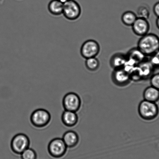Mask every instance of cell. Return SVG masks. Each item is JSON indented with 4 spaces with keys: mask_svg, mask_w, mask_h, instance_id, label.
<instances>
[{
    "mask_svg": "<svg viewBox=\"0 0 159 159\" xmlns=\"http://www.w3.org/2000/svg\"><path fill=\"white\" fill-rule=\"evenodd\" d=\"M133 31L135 35L142 37L149 33L150 26L147 19L137 17L132 26Z\"/></svg>",
    "mask_w": 159,
    "mask_h": 159,
    "instance_id": "10",
    "label": "cell"
},
{
    "mask_svg": "<svg viewBox=\"0 0 159 159\" xmlns=\"http://www.w3.org/2000/svg\"><path fill=\"white\" fill-rule=\"evenodd\" d=\"M21 159H37L36 152L34 149L28 148L21 154Z\"/></svg>",
    "mask_w": 159,
    "mask_h": 159,
    "instance_id": "21",
    "label": "cell"
},
{
    "mask_svg": "<svg viewBox=\"0 0 159 159\" xmlns=\"http://www.w3.org/2000/svg\"><path fill=\"white\" fill-rule=\"evenodd\" d=\"M144 99L153 102L159 100V90L152 86L147 88L143 93Z\"/></svg>",
    "mask_w": 159,
    "mask_h": 159,
    "instance_id": "16",
    "label": "cell"
},
{
    "mask_svg": "<svg viewBox=\"0 0 159 159\" xmlns=\"http://www.w3.org/2000/svg\"><path fill=\"white\" fill-rule=\"evenodd\" d=\"M61 121L63 124L67 127H73L78 122V115L75 112L65 110L61 115Z\"/></svg>",
    "mask_w": 159,
    "mask_h": 159,
    "instance_id": "11",
    "label": "cell"
},
{
    "mask_svg": "<svg viewBox=\"0 0 159 159\" xmlns=\"http://www.w3.org/2000/svg\"><path fill=\"white\" fill-rule=\"evenodd\" d=\"M138 111L143 119L152 120L158 116L159 108L156 103L144 100L139 105Z\"/></svg>",
    "mask_w": 159,
    "mask_h": 159,
    "instance_id": "2",
    "label": "cell"
},
{
    "mask_svg": "<svg viewBox=\"0 0 159 159\" xmlns=\"http://www.w3.org/2000/svg\"><path fill=\"white\" fill-rule=\"evenodd\" d=\"M30 144V139L25 134L20 133L16 134L12 139L11 148L15 153L21 154Z\"/></svg>",
    "mask_w": 159,
    "mask_h": 159,
    "instance_id": "5",
    "label": "cell"
},
{
    "mask_svg": "<svg viewBox=\"0 0 159 159\" xmlns=\"http://www.w3.org/2000/svg\"><path fill=\"white\" fill-rule=\"evenodd\" d=\"M127 59L135 63L137 66L147 60V57L138 48L130 49L126 55Z\"/></svg>",
    "mask_w": 159,
    "mask_h": 159,
    "instance_id": "12",
    "label": "cell"
},
{
    "mask_svg": "<svg viewBox=\"0 0 159 159\" xmlns=\"http://www.w3.org/2000/svg\"><path fill=\"white\" fill-rule=\"evenodd\" d=\"M112 78L113 82L120 86L127 85L131 80L129 74L123 68L114 69Z\"/></svg>",
    "mask_w": 159,
    "mask_h": 159,
    "instance_id": "9",
    "label": "cell"
},
{
    "mask_svg": "<svg viewBox=\"0 0 159 159\" xmlns=\"http://www.w3.org/2000/svg\"><path fill=\"white\" fill-rule=\"evenodd\" d=\"M59 1L62 2L63 3H64L65 2H67V1H69V0H59Z\"/></svg>",
    "mask_w": 159,
    "mask_h": 159,
    "instance_id": "26",
    "label": "cell"
},
{
    "mask_svg": "<svg viewBox=\"0 0 159 159\" xmlns=\"http://www.w3.org/2000/svg\"><path fill=\"white\" fill-rule=\"evenodd\" d=\"M64 3L59 0H52L48 5V10L50 13L55 16L62 14Z\"/></svg>",
    "mask_w": 159,
    "mask_h": 159,
    "instance_id": "17",
    "label": "cell"
},
{
    "mask_svg": "<svg viewBox=\"0 0 159 159\" xmlns=\"http://www.w3.org/2000/svg\"><path fill=\"white\" fill-rule=\"evenodd\" d=\"M150 15V10L146 6H140L137 10V17L143 18L148 20L149 17Z\"/></svg>",
    "mask_w": 159,
    "mask_h": 159,
    "instance_id": "20",
    "label": "cell"
},
{
    "mask_svg": "<svg viewBox=\"0 0 159 159\" xmlns=\"http://www.w3.org/2000/svg\"><path fill=\"white\" fill-rule=\"evenodd\" d=\"M100 49V45L97 41L89 39L83 43L80 52L82 57L86 59L96 57L99 53Z\"/></svg>",
    "mask_w": 159,
    "mask_h": 159,
    "instance_id": "7",
    "label": "cell"
},
{
    "mask_svg": "<svg viewBox=\"0 0 159 159\" xmlns=\"http://www.w3.org/2000/svg\"><path fill=\"white\" fill-rule=\"evenodd\" d=\"M62 139L67 148H73L76 146L79 141V137L76 132L69 130L63 135Z\"/></svg>",
    "mask_w": 159,
    "mask_h": 159,
    "instance_id": "13",
    "label": "cell"
},
{
    "mask_svg": "<svg viewBox=\"0 0 159 159\" xmlns=\"http://www.w3.org/2000/svg\"><path fill=\"white\" fill-rule=\"evenodd\" d=\"M126 60V55L121 53L115 54L111 58L110 65L114 69L123 68Z\"/></svg>",
    "mask_w": 159,
    "mask_h": 159,
    "instance_id": "15",
    "label": "cell"
},
{
    "mask_svg": "<svg viewBox=\"0 0 159 159\" xmlns=\"http://www.w3.org/2000/svg\"><path fill=\"white\" fill-rule=\"evenodd\" d=\"M149 61L155 68H159V50L151 56Z\"/></svg>",
    "mask_w": 159,
    "mask_h": 159,
    "instance_id": "22",
    "label": "cell"
},
{
    "mask_svg": "<svg viewBox=\"0 0 159 159\" xmlns=\"http://www.w3.org/2000/svg\"><path fill=\"white\" fill-rule=\"evenodd\" d=\"M81 6L75 0H69L64 3L62 14L70 20H75L81 16Z\"/></svg>",
    "mask_w": 159,
    "mask_h": 159,
    "instance_id": "4",
    "label": "cell"
},
{
    "mask_svg": "<svg viewBox=\"0 0 159 159\" xmlns=\"http://www.w3.org/2000/svg\"><path fill=\"white\" fill-rule=\"evenodd\" d=\"M62 104L65 110L76 112L81 107V99L79 96L75 93H69L63 98Z\"/></svg>",
    "mask_w": 159,
    "mask_h": 159,
    "instance_id": "8",
    "label": "cell"
},
{
    "mask_svg": "<svg viewBox=\"0 0 159 159\" xmlns=\"http://www.w3.org/2000/svg\"><path fill=\"white\" fill-rule=\"evenodd\" d=\"M153 11L154 14L157 17H159V1L154 4L153 7Z\"/></svg>",
    "mask_w": 159,
    "mask_h": 159,
    "instance_id": "24",
    "label": "cell"
},
{
    "mask_svg": "<svg viewBox=\"0 0 159 159\" xmlns=\"http://www.w3.org/2000/svg\"><path fill=\"white\" fill-rule=\"evenodd\" d=\"M142 79H148L153 75L155 68L149 61L146 60L137 66Z\"/></svg>",
    "mask_w": 159,
    "mask_h": 159,
    "instance_id": "14",
    "label": "cell"
},
{
    "mask_svg": "<svg viewBox=\"0 0 159 159\" xmlns=\"http://www.w3.org/2000/svg\"><path fill=\"white\" fill-rule=\"evenodd\" d=\"M137 16L135 13L132 11H127L123 13L121 16V21L125 25L132 26L137 19Z\"/></svg>",
    "mask_w": 159,
    "mask_h": 159,
    "instance_id": "18",
    "label": "cell"
},
{
    "mask_svg": "<svg viewBox=\"0 0 159 159\" xmlns=\"http://www.w3.org/2000/svg\"><path fill=\"white\" fill-rule=\"evenodd\" d=\"M156 25L159 30V17H157V20H156Z\"/></svg>",
    "mask_w": 159,
    "mask_h": 159,
    "instance_id": "25",
    "label": "cell"
},
{
    "mask_svg": "<svg viewBox=\"0 0 159 159\" xmlns=\"http://www.w3.org/2000/svg\"><path fill=\"white\" fill-rule=\"evenodd\" d=\"M67 148L62 139L60 138H55L51 140L48 147L49 154L56 158L62 157L67 152Z\"/></svg>",
    "mask_w": 159,
    "mask_h": 159,
    "instance_id": "6",
    "label": "cell"
},
{
    "mask_svg": "<svg viewBox=\"0 0 159 159\" xmlns=\"http://www.w3.org/2000/svg\"><path fill=\"white\" fill-rule=\"evenodd\" d=\"M151 86L159 90V73L153 75L150 78Z\"/></svg>",
    "mask_w": 159,
    "mask_h": 159,
    "instance_id": "23",
    "label": "cell"
},
{
    "mask_svg": "<svg viewBox=\"0 0 159 159\" xmlns=\"http://www.w3.org/2000/svg\"><path fill=\"white\" fill-rule=\"evenodd\" d=\"M51 119L50 113L46 109H36L31 115V123L35 127L42 128L45 127Z\"/></svg>",
    "mask_w": 159,
    "mask_h": 159,
    "instance_id": "3",
    "label": "cell"
},
{
    "mask_svg": "<svg viewBox=\"0 0 159 159\" xmlns=\"http://www.w3.org/2000/svg\"><path fill=\"white\" fill-rule=\"evenodd\" d=\"M85 65L88 70L94 71L99 67L100 62L96 57L89 58L86 59Z\"/></svg>",
    "mask_w": 159,
    "mask_h": 159,
    "instance_id": "19",
    "label": "cell"
},
{
    "mask_svg": "<svg viewBox=\"0 0 159 159\" xmlns=\"http://www.w3.org/2000/svg\"><path fill=\"white\" fill-rule=\"evenodd\" d=\"M137 48L147 57H151L159 50V37L155 34L148 33L141 37Z\"/></svg>",
    "mask_w": 159,
    "mask_h": 159,
    "instance_id": "1",
    "label": "cell"
}]
</instances>
